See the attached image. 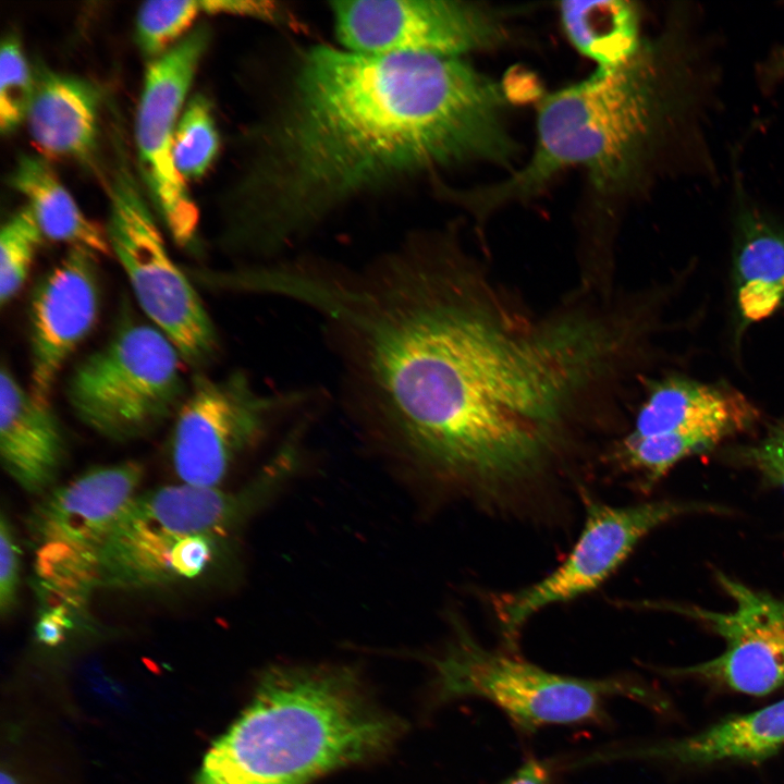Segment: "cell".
<instances>
[{
  "label": "cell",
  "mask_w": 784,
  "mask_h": 784,
  "mask_svg": "<svg viewBox=\"0 0 784 784\" xmlns=\"http://www.w3.org/2000/svg\"><path fill=\"white\" fill-rule=\"evenodd\" d=\"M419 235L352 281L331 323L364 409L487 499L588 433L626 430L656 359L644 290L574 286L534 307L453 236Z\"/></svg>",
  "instance_id": "1"
},
{
  "label": "cell",
  "mask_w": 784,
  "mask_h": 784,
  "mask_svg": "<svg viewBox=\"0 0 784 784\" xmlns=\"http://www.w3.org/2000/svg\"><path fill=\"white\" fill-rule=\"evenodd\" d=\"M509 103L504 83L460 57L311 47L242 184L236 244L272 256L368 192L469 162L511 166Z\"/></svg>",
  "instance_id": "2"
},
{
  "label": "cell",
  "mask_w": 784,
  "mask_h": 784,
  "mask_svg": "<svg viewBox=\"0 0 784 784\" xmlns=\"http://www.w3.org/2000/svg\"><path fill=\"white\" fill-rule=\"evenodd\" d=\"M394 733L352 671L278 667L208 749L196 784H307L377 755Z\"/></svg>",
  "instance_id": "3"
},
{
  "label": "cell",
  "mask_w": 784,
  "mask_h": 784,
  "mask_svg": "<svg viewBox=\"0 0 784 784\" xmlns=\"http://www.w3.org/2000/svg\"><path fill=\"white\" fill-rule=\"evenodd\" d=\"M657 51L644 42L622 65L540 99L537 138L528 161L504 181L457 193V203L483 228L502 206L538 194L558 173L583 167L593 188L614 195L638 175L665 106Z\"/></svg>",
  "instance_id": "4"
},
{
  "label": "cell",
  "mask_w": 784,
  "mask_h": 784,
  "mask_svg": "<svg viewBox=\"0 0 784 784\" xmlns=\"http://www.w3.org/2000/svg\"><path fill=\"white\" fill-rule=\"evenodd\" d=\"M182 356L156 326L126 319L86 356L66 384L77 419L112 441L148 434L174 417L187 387Z\"/></svg>",
  "instance_id": "5"
},
{
  "label": "cell",
  "mask_w": 784,
  "mask_h": 784,
  "mask_svg": "<svg viewBox=\"0 0 784 784\" xmlns=\"http://www.w3.org/2000/svg\"><path fill=\"white\" fill-rule=\"evenodd\" d=\"M433 664L439 698L487 699L524 733L546 725L603 724L609 721L605 706L610 698H648L646 689L627 677H572L486 649L460 623L455 637Z\"/></svg>",
  "instance_id": "6"
},
{
  "label": "cell",
  "mask_w": 784,
  "mask_h": 784,
  "mask_svg": "<svg viewBox=\"0 0 784 784\" xmlns=\"http://www.w3.org/2000/svg\"><path fill=\"white\" fill-rule=\"evenodd\" d=\"M283 471L282 464L272 462L246 494L182 482L137 493L102 544L94 589H147L175 581L171 560L177 544L199 534L221 537L273 489Z\"/></svg>",
  "instance_id": "7"
},
{
  "label": "cell",
  "mask_w": 784,
  "mask_h": 784,
  "mask_svg": "<svg viewBox=\"0 0 784 784\" xmlns=\"http://www.w3.org/2000/svg\"><path fill=\"white\" fill-rule=\"evenodd\" d=\"M760 419L758 407L728 383L650 376L626 430L603 458L649 489L679 462L752 430Z\"/></svg>",
  "instance_id": "8"
},
{
  "label": "cell",
  "mask_w": 784,
  "mask_h": 784,
  "mask_svg": "<svg viewBox=\"0 0 784 784\" xmlns=\"http://www.w3.org/2000/svg\"><path fill=\"white\" fill-rule=\"evenodd\" d=\"M144 468L125 461L94 467L50 489L28 517L35 574L57 607L78 605L94 589L99 552L138 493Z\"/></svg>",
  "instance_id": "9"
},
{
  "label": "cell",
  "mask_w": 784,
  "mask_h": 784,
  "mask_svg": "<svg viewBox=\"0 0 784 784\" xmlns=\"http://www.w3.org/2000/svg\"><path fill=\"white\" fill-rule=\"evenodd\" d=\"M111 252L125 272L138 305L191 365L217 351L215 326L184 272L167 250L162 234L122 154L108 180Z\"/></svg>",
  "instance_id": "10"
},
{
  "label": "cell",
  "mask_w": 784,
  "mask_h": 784,
  "mask_svg": "<svg viewBox=\"0 0 784 784\" xmlns=\"http://www.w3.org/2000/svg\"><path fill=\"white\" fill-rule=\"evenodd\" d=\"M581 494L584 526L564 562L538 583L498 601L499 620L510 646L538 611L601 586L656 528L686 515L725 513L722 506L699 501L658 500L613 506Z\"/></svg>",
  "instance_id": "11"
},
{
  "label": "cell",
  "mask_w": 784,
  "mask_h": 784,
  "mask_svg": "<svg viewBox=\"0 0 784 784\" xmlns=\"http://www.w3.org/2000/svg\"><path fill=\"white\" fill-rule=\"evenodd\" d=\"M302 402L299 393H262L241 371L193 378L174 415L170 454L182 483L219 488L235 460L268 425Z\"/></svg>",
  "instance_id": "12"
},
{
  "label": "cell",
  "mask_w": 784,
  "mask_h": 784,
  "mask_svg": "<svg viewBox=\"0 0 784 784\" xmlns=\"http://www.w3.org/2000/svg\"><path fill=\"white\" fill-rule=\"evenodd\" d=\"M342 48L364 54L460 57L504 39L501 15L476 2L356 0L330 3Z\"/></svg>",
  "instance_id": "13"
},
{
  "label": "cell",
  "mask_w": 784,
  "mask_h": 784,
  "mask_svg": "<svg viewBox=\"0 0 784 784\" xmlns=\"http://www.w3.org/2000/svg\"><path fill=\"white\" fill-rule=\"evenodd\" d=\"M209 40L197 26L146 68L135 120L139 168L154 204L181 246L194 243L199 212L173 160L174 135L184 101Z\"/></svg>",
  "instance_id": "14"
},
{
  "label": "cell",
  "mask_w": 784,
  "mask_h": 784,
  "mask_svg": "<svg viewBox=\"0 0 784 784\" xmlns=\"http://www.w3.org/2000/svg\"><path fill=\"white\" fill-rule=\"evenodd\" d=\"M716 579L734 601L731 611L651 605L696 618L725 642L720 656L666 673L702 679L750 696H764L780 689L784 686V599L748 587L724 573H716Z\"/></svg>",
  "instance_id": "15"
},
{
  "label": "cell",
  "mask_w": 784,
  "mask_h": 784,
  "mask_svg": "<svg viewBox=\"0 0 784 784\" xmlns=\"http://www.w3.org/2000/svg\"><path fill=\"white\" fill-rule=\"evenodd\" d=\"M100 291L96 253L70 246L30 295V392L49 403L57 377L98 317Z\"/></svg>",
  "instance_id": "16"
},
{
  "label": "cell",
  "mask_w": 784,
  "mask_h": 784,
  "mask_svg": "<svg viewBox=\"0 0 784 784\" xmlns=\"http://www.w3.org/2000/svg\"><path fill=\"white\" fill-rule=\"evenodd\" d=\"M65 442L49 403L40 402L2 365L0 455L4 469L25 491L46 493L61 468Z\"/></svg>",
  "instance_id": "17"
},
{
  "label": "cell",
  "mask_w": 784,
  "mask_h": 784,
  "mask_svg": "<svg viewBox=\"0 0 784 784\" xmlns=\"http://www.w3.org/2000/svg\"><path fill=\"white\" fill-rule=\"evenodd\" d=\"M784 746V699L759 710L733 714L679 739L595 752L591 762L621 758L651 759L682 765L722 761L759 762Z\"/></svg>",
  "instance_id": "18"
},
{
  "label": "cell",
  "mask_w": 784,
  "mask_h": 784,
  "mask_svg": "<svg viewBox=\"0 0 784 784\" xmlns=\"http://www.w3.org/2000/svg\"><path fill=\"white\" fill-rule=\"evenodd\" d=\"M34 73L26 122L42 154L88 161L96 149L100 94L90 82L42 65Z\"/></svg>",
  "instance_id": "19"
},
{
  "label": "cell",
  "mask_w": 784,
  "mask_h": 784,
  "mask_svg": "<svg viewBox=\"0 0 784 784\" xmlns=\"http://www.w3.org/2000/svg\"><path fill=\"white\" fill-rule=\"evenodd\" d=\"M732 281L742 323L762 321L784 308V230L757 209L738 213Z\"/></svg>",
  "instance_id": "20"
},
{
  "label": "cell",
  "mask_w": 784,
  "mask_h": 784,
  "mask_svg": "<svg viewBox=\"0 0 784 784\" xmlns=\"http://www.w3.org/2000/svg\"><path fill=\"white\" fill-rule=\"evenodd\" d=\"M10 184L27 200L44 236L110 255L106 230L82 212L47 159L20 156Z\"/></svg>",
  "instance_id": "21"
},
{
  "label": "cell",
  "mask_w": 784,
  "mask_h": 784,
  "mask_svg": "<svg viewBox=\"0 0 784 784\" xmlns=\"http://www.w3.org/2000/svg\"><path fill=\"white\" fill-rule=\"evenodd\" d=\"M560 16L569 41L597 63V70H613L641 48L638 10L623 0L563 1Z\"/></svg>",
  "instance_id": "22"
},
{
  "label": "cell",
  "mask_w": 784,
  "mask_h": 784,
  "mask_svg": "<svg viewBox=\"0 0 784 784\" xmlns=\"http://www.w3.org/2000/svg\"><path fill=\"white\" fill-rule=\"evenodd\" d=\"M219 150V136L206 97L194 95L177 121L173 160L181 177L187 182L203 176Z\"/></svg>",
  "instance_id": "23"
},
{
  "label": "cell",
  "mask_w": 784,
  "mask_h": 784,
  "mask_svg": "<svg viewBox=\"0 0 784 784\" xmlns=\"http://www.w3.org/2000/svg\"><path fill=\"white\" fill-rule=\"evenodd\" d=\"M42 232L26 206L15 211L0 232V304H9L27 280Z\"/></svg>",
  "instance_id": "24"
},
{
  "label": "cell",
  "mask_w": 784,
  "mask_h": 784,
  "mask_svg": "<svg viewBox=\"0 0 784 784\" xmlns=\"http://www.w3.org/2000/svg\"><path fill=\"white\" fill-rule=\"evenodd\" d=\"M199 0L147 1L138 10L136 37L142 51L152 59L187 35L201 14Z\"/></svg>",
  "instance_id": "25"
},
{
  "label": "cell",
  "mask_w": 784,
  "mask_h": 784,
  "mask_svg": "<svg viewBox=\"0 0 784 784\" xmlns=\"http://www.w3.org/2000/svg\"><path fill=\"white\" fill-rule=\"evenodd\" d=\"M34 93V73L15 36H5L0 53V130L9 135L26 119Z\"/></svg>",
  "instance_id": "26"
},
{
  "label": "cell",
  "mask_w": 784,
  "mask_h": 784,
  "mask_svg": "<svg viewBox=\"0 0 784 784\" xmlns=\"http://www.w3.org/2000/svg\"><path fill=\"white\" fill-rule=\"evenodd\" d=\"M730 454L735 462L756 470L765 483L784 491V419L771 422L757 440Z\"/></svg>",
  "instance_id": "27"
},
{
  "label": "cell",
  "mask_w": 784,
  "mask_h": 784,
  "mask_svg": "<svg viewBox=\"0 0 784 784\" xmlns=\"http://www.w3.org/2000/svg\"><path fill=\"white\" fill-rule=\"evenodd\" d=\"M21 554L11 523L0 519V612L4 617L15 607L20 584Z\"/></svg>",
  "instance_id": "28"
},
{
  "label": "cell",
  "mask_w": 784,
  "mask_h": 784,
  "mask_svg": "<svg viewBox=\"0 0 784 784\" xmlns=\"http://www.w3.org/2000/svg\"><path fill=\"white\" fill-rule=\"evenodd\" d=\"M200 8L203 13L249 16L270 22L286 17L279 3L264 0H204L200 1Z\"/></svg>",
  "instance_id": "29"
},
{
  "label": "cell",
  "mask_w": 784,
  "mask_h": 784,
  "mask_svg": "<svg viewBox=\"0 0 784 784\" xmlns=\"http://www.w3.org/2000/svg\"><path fill=\"white\" fill-rule=\"evenodd\" d=\"M68 623L66 609L49 607L44 610L36 624L37 637L47 645H54L60 641Z\"/></svg>",
  "instance_id": "30"
},
{
  "label": "cell",
  "mask_w": 784,
  "mask_h": 784,
  "mask_svg": "<svg viewBox=\"0 0 784 784\" xmlns=\"http://www.w3.org/2000/svg\"><path fill=\"white\" fill-rule=\"evenodd\" d=\"M502 784H551V765L548 761L529 759Z\"/></svg>",
  "instance_id": "31"
},
{
  "label": "cell",
  "mask_w": 784,
  "mask_h": 784,
  "mask_svg": "<svg viewBox=\"0 0 784 784\" xmlns=\"http://www.w3.org/2000/svg\"><path fill=\"white\" fill-rule=\"evenodd\" d=\"M772 71L775 74H784V48L777 53L775 61L773 62Z\"/></svg>",
  "instance_id": "32"
},
{
  "label": "cell",
  "mask_w": 784,
  "mask_h": 784,
  "mask_svg": "<svg viewBox=\"0 0 784 784\" xmlns=\"http://www.w3.org/2000/svg\"><path fill=\"white\" fill-rule=\"evenodd\" d=\"M1 784H16V782L9 775L2 773L1 775Z\"/></svg>",
  "instance_id": "33"
}]
</instances>
